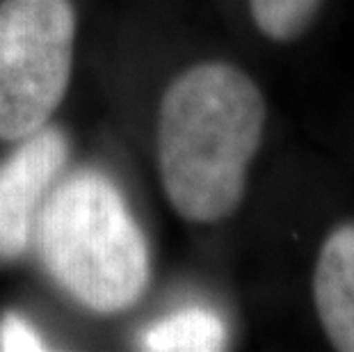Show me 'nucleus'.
I'll return each mask as SVG.
<instances>
[{
	"mask_svg": "<svg viewBox=\"0 0 354 352\" xmlns=\"http://www.w3.org/2000/svg\"><path fill=\"white\" fill-rule=\"evenodd\" d=\"M266 129V101L243 69L203 62L171 82L158 117V165L174 211L220 222L245 197Z\"/></svg>",
	"mask_w": 354,
	"mask_h": 352,
	"instance_id": "1",
	"label": "nucleus"
},
{
	"mask_svg": "<svg viewBox=\"0 0 354 352\" xmlns=\"http://www.w3.org/2000/svg\"><path fill=\"white\" fill-rule=\"evenodd\" d=\"M32 234L48 275L87 309H131L147 290V238L101 172L78 169L53 185Z\"/></svg>",
	"mask_w": 354,
	"mask_h": 352,
	"instance_id": "2",
	"label": "nucleus"
},
{
	"mask_svg": "<svg viewBox=\"0 0 354 352\" xmlns=\"http://www.w3.org/2000/svg\"><path fill=\"white\" fill-rule=\"evenodd\" d=\"M69 0L0 3V140L19 142L53 117L71 78Z\"/></svg>",
	"mask_w": 354,
	"mask_h": 352,
	"instance_id": "3",
	"label": "nucleus"
},
{
	"mask_svg": "<svg viewBox=\"0 0 354 352\" xmlns=\"http://www.w3.org/2000/svg\"><path fill=\"white\" fill-rule=\"evenodd\" d=\"M69 156L62 131L41 126L0 165V257L28 250L37 215Z\"/></svg>",
	"mask_w": 354,
	"mask_h": 352,
	"instance_id": "4",
	"label": "nucleus"
},
{
	"mask_svg": "<svg viewBox=\"0 0 354 352\" xmlns=\"http://www.w3.org/2000/svg\"><path fill=\"white\" fill-rule=\"evenodd\" d=\"M315 311L331 346L354 352V222L331 229L313 272Z\"/></svg>",
	"mask_w": 354,
	"mask_h": 352,
	"instance_id": "5",
	"label": "nucleus"
},
{
	"mask_svg": "<svg viewBox=\"0 0 354 352\" xmlns=\"http://www.w3.org/2000/svg\"><path fill=\"white\" fill-rule=\"evenodd\" d=\"M227 346V325L213 309L190 306L169 313L142 334V348L153 352H215Z\"/></svg>",
	"mask_w": 354,
	"mask_h": 352,
	"instance_id": "6",
	"label": "nucleus"
},
{
	"mask_svg": "<svg viewBox=\"0 0 354 352\" xmlns=\"http://www.w3.org/2000/svg\"><path fill=\"white\" fill-rule=\"evenodd\" d=\"M252 19L274 41H295L318 17L322 0H250Z\"/></svg>",
	"mask_w": 354,
	"mask_h": 352,
	"instance_id": "7",
	"label": "nucleus"
},
{
	"mask_svg": "<svg viewBox=\"0 0 354 352\" xmlns=\"http://www.w3.org/2000/svg\"><path fill=\"white\" fill-rule=\"evenodd\" d=\"M0 350L5 352H32L46 350L39 332L17 311H7L0 318Z\"/></svg>",
	"mask_w": 354,
	"mask_h": 352,
	"instance_id": "8",
	"label": "nucleus"
}]
</instances>
